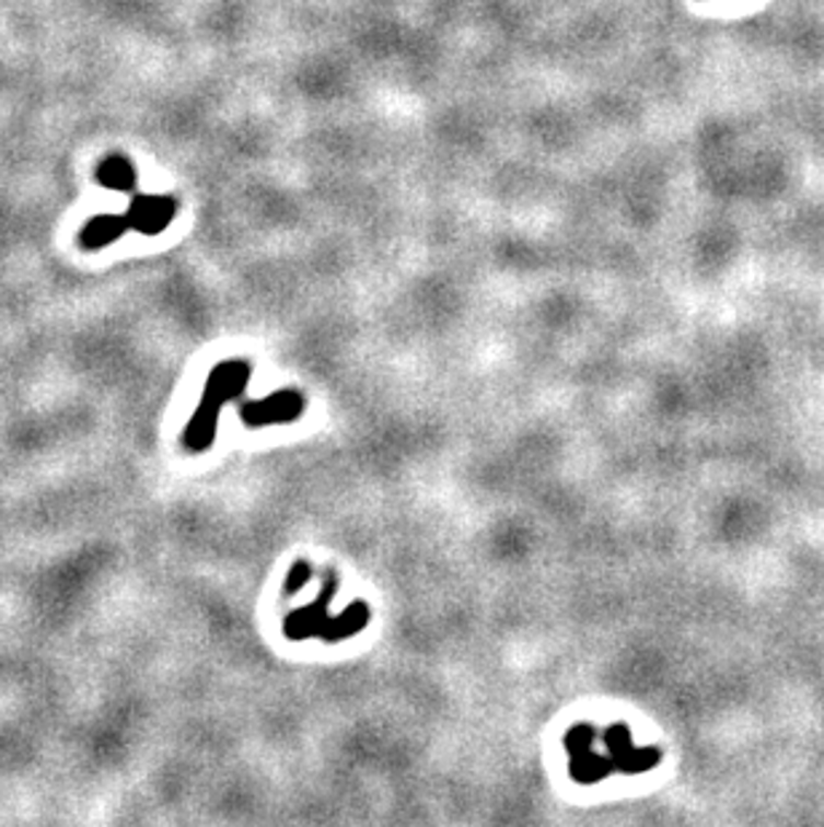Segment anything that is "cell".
Listing matches in <instances>:
<instances>
[{
  "instance_id": "cell-1",
  "label": "cell",
  "mask_w": 824,
  "mask_h": 827,
  "mask_svg": "<svg viewBox=\"0 0 824 827\" xmlns=\"http://www.w3.org/2000/svg\"><path fill=\"white\" fill-rule=\"evenodd\" d=\"M174 218V201L164 199V196H140L129 209V225L137 231L148 233H161L170 220Z\"/></svg>"
},
{
  "instance_id": "cell-2",
  "label": "cell",
  "mask_w": 824,
  "mask_h": 827,
  "mask_svg": "<svg viewBox=\"0 0 824 827\" xmlns=\"http://www.w3.org/2000/svg\"><path fill=\"white\" fill-rule=\"evenodd\" d=\"M126 228H129V218L102 214V218L89 220L86 228H83L81 244L86 249H102V247H107V244L116 242V238H121Z\"/></svg>"
},
{
  "instance_id": "cell-3",
  "label": "cell",
  "mask_w": 824,
  "mask_h": 827,
  "mask_svg": "<svg viewBox=\"0 0 824 827\" xmlns=\"http://www.w3.org/2000/svg\"><path fill=\"white\" fill-rule=\"evenodd\" d=\"M97 177L105 188L129 190V188H135L137 172H135V166L129 164V159H124V155H111V159L102 161Z\"/></svg>"
}]
</instances>
